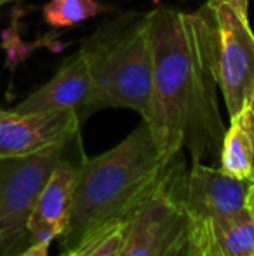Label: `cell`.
<instances>
[{
  "mask_svg": "<svg viewBox=\"0 0 254 256\" xmlns=\"http://www.w3.org/2000/svg\"><path fill=\"white\" fill-rule=\"evenodd\" d=\"M152 52V96L145 117L166 162L185 148L192 162L220 154L225 126L218 110L216 21L213 7L195 12L157 6L145 12Z\"/></svg>",
  "mask_w": 254,
  "mask_h": 256,
  "instance_id": "6da1fadb",
  "label": "cell"
},
{
  "mask_svg": "<svg viewBox=\"0 0 254 256\" xmlns=\"http://www.w3.org/2000/svg\"><path fill=\"white\" fill-rule=\"evenodd\" d=\"M173 162H166L145 120L119 145L77 164L73 202L64 250H73L89 234L126 218L157 185Z\"/></svg>",
  "mask_w": 254,
  "mask_h": 256,
  "instance_id": "7a4b0ae2",
  "label": "cell"
},
{
  "mask_svg": "<svg viewBox=\"0 0 254 256\" xmlns=\"http://www.w3.org/2000/svg\"><path fill=\"white\" fill-rule=\"evenodd\" d=\"M91 74V94L80 124L105 108H129L145 117L152 96V52L145 14L106 21L82 46Z\"/></svg>",
  "mask_w": 254,
  "mask_h": 256,
  "instance_id": "3957f363",
  "label": "cell"
},
{
  "mask_svg": "<svg viewBox=\"0 0 254 256\" xmlns=\"http://www.w3.org/2000/svg\"><path fill=\"white\" fill-rule=\"evenodd\" d=\"M178 158L152 192L124 218L126 237L119 256H183L190 237L192 214L180 196L185 168Z\"/></svg>",
  "mask_w": 254,
  "mask_h": 256,
  "instance_id": "277c9868",
  "label": "cell"
},
{
  "mask_svg": "<svg viewBox=\"0 0 254 256\" xmlns=\"http://www.w3.org/2000/svg\"><path fill=\"white\" fill-rule=\"evenodd\" d=\"M70 142L24 157L0 158V256L19 251V244L28 237L33 206Z\"/></svg>",
  "mask_w": 254,
  "mask_h": 256,
  "instance_id": "5b68a950",
  "label": "cell"
},
{
  "mask_svg": "<svg viewBox=\"0 0 254 256\" xmlns=\"http://www.w3.org/2000/svg\"><path fill=\"white\" fill-rule=\"evenodd\" d=\"M216 21L218 88L230 118L249 108L254 98V32L249 18L227 2L209 4Z\"/></svg>",
  "mask_w": 254,
  "mask_h": 256,
  "instance_id": "8992f818",
  "label": "cell"
},
{
  "mask_svg": "<svg viewBox=\"0 0 254 256\" xmlns=\"http://www.w3.org/2000/svg\"><path fill=\"white\" fill-rule=\"evenodd\" d=\"M77 112H17L0 108V158L24 157L58 143H66L80 131Z\"/></svg>",
  "mask_w": 254,
  "mask_h": 256,
  "instance_id": "52a82bcc",
  "label": "cell"
},
{
  "mask_svg": "<svg viewBox=\"0 0 254 256\" xmlns=\"http://www.w3.org/2000/svg\"><path fill=\"white\" fill-rule=\"evenodd\" d=\"M253 185L251 180L234 178L221 168L192 162L181 172L180 196L192 216L214 220L248 208Z\"/></svg>",
  "mask_w": 254,
  "mask_h": 256,
  "instance_id": "ba28073f",
  "label": "cell"
},
{
  "mask_svg": "<svg viewBox=\"0 0 254 256\" xmlns=\"http://www.w3.org/2000/svg\"><path fill=\"white\" fill-rule=\"evenodd\" d=\"M77 164L63 155L45 182L28 220L30 242H52L68 228Z\"/></svg>",
  "mask_w": 254,
  "mask_h": 256,
  "instance_id": "9c48e42d",
  "label": "cell"
},
{
  "mask_svg": "<svg viewBox=\"0 0 254 256\" xmlns=\"http://www.w3.org/2000/svg\"><path fill=\"white\" fill-rule=\"evenodd\" d=\"M91 94V74L85 54L77 51L61 63L56 75L24 98L14 110L17 112H77Z\"/></svg>",
  "mask_w": 254,
  "mask_h": 256,
  "instance_id": "30bf717a",
  "label": "cell"
},
{
  "mask_svg": "<svg viewBox=\"0 0 254 256\" xmlns=\"http://www.w3.org/2000/svg\"><path fill=\"white\" fill-rule=\"evenodd\" d=\"M209 222L216 256H254V214L249 206Z\"/></svg>",
  "mask_w": 254,
  "mask_h": 256,
  "instance_id": "8fae6325",
  "label": "cell"
},
{
  "mask_svg": "<svg viewBox=\"0 0 254 256\" xmlns=\"http://www.w3.org/2000/svg\"><path fill=\"white\" fill-rule=\"evenodd\" d=\"M253 164V142L241 115L230 118L220 148V168L234 178L249 180Z\"/></svg>",
  "mask_w": 254,
  "mask_h": 256,
  "instance_id": "7c38bea8",
  "label": "cell"
},
{
  "mask_svg": "<svg viewBox=\"0 0 254 256\" xmlns=\"http://www.w3.org/2000/svg\"><path fill=\"white\" fill-rule=\"evenodd\" d=\"M110 7L98 0H51L42 7L44 21L52 28H68L96 18Z\"/></svg>",
  "mask_w": 254,
  "mask_h": 256,
  "instance_id": "4fadbf2b",
  "label": "cell"
},
{
  "mask_svg": "<svg viewBox=\"0 0 254 256\" xmlns=\"http://www.w3.org/2000/svg\"><path fill=\"white\" fill-rule=\"evenodd\" d=\"M126 237V222L117 220L89 234L71 251V256H119Z\"/></svg>",
  "mask_w": 254,
  "mask_h": 256,
  "instance_id": "5bb4252c",
  "label": "cell"
},
{
  "mask_svg": "<svg viewBox=\"0 0 254 256\" xmlns=\"http://www.w3.org/2000/svg\"><path fill=\"white\" fill-rule=\"evenodd\" d=\"M183 256H216L209 220L192 216L190 237Z\"/></svg>",
  "mask_w": 254,
  "mask_h": 256,
  "instance_id": "9a60e30c",
  "label": "cell"
},
{
  "mask_svg": "<svg viewBox=\"0 0 254 256\" xmlns=\"http://www.w3.org/2000/svg\"><path fill=\"white\" fill-rule=\"evenodd\" d=\"M49 246L51 242H30V246L17 251L12 256H49ZM59 256H71V251L64 250Z\"/></svg>",
  "mask_w": 254,
  "mask_h": 256,
  "instance_id": "2e32d148",
  "label": "cell"
},
{
  "mask_svg": "<svg viewBox=\"0 0 254 256\" xmlns=\"http://www.w3.org/2000/svg\"><path fill=\"white\" fill-rule=\"evenodd\" d=\"M241 118H242V122H244L246 128H248L249 136H251V142H253V164H251V176H249V180L254 183V115L248 108V110L241 114Z\"/></svg>",
  "mask_w": 254,
  "mask_h": 256,
  "instance_id": "e0dca14e",
  "label": "cell"
},
{
  "mask_svg": "<svg viewBox=\"0 0 254 256\" xmlns=\"http://www.w3.org/2000/svg\"><path fill=\"white\" fill-rule=\"evenodd\" d=\"M218 2H227L230 6H234L237 10H241L244 16H248L249 9V0H207V4H218Z\"/></svg>",
  "mask_w": 254,
  "mask_h": 256,
  "instance_id": "ac0fdd59",
  "label": "cell"
},
{
  "mask_svg": "<svg viewBox=\"0 0 254 256\" xmlns=\"http://www.w3.org/2000/svg\"><path fill=\"white\" fill-rule=\"evenodd\" d=\"M248 206H249V209H251V211H253V214H254V185L251 186V192H249Z\"/></svg>",
  "mask_w": 254,
  "mask_h": 256,
  "instance_id": "d6986e66",
  "label": "cell"
},
{
  "mask_svg": "<svg viewBox=\"0 0 254 256\" xmlns=\"http://www.w3.org/2000/svg\"><path fill=\"white\" fill-rule=\"evenodd\" d=\"M9 2H17V0H0V7L5 6V4H9Z\"/></svg>",
  "mask_w": 254,
  "mask_h": 256,
  "instance_id": "ffe728a7",
  "label": "cell"
},
{
  "mask_svg": "<svg viewBox=\"0 0 254 256\" xmlns=\"http://www.w3.org/2000/svg\"><path fill=\"white\" fill-rule=\"evenodd\" d=\"M249 110L253 112V115H254V98L251 100V103H249Z\"/></svg>",
  "mask_w": 254,
  "mask_h": 256,
  "instance_id": "44dd1931",
  "label": "cell"
}]
</instances>
